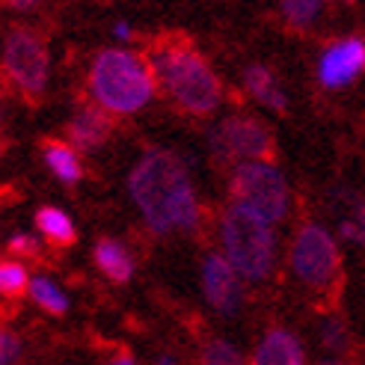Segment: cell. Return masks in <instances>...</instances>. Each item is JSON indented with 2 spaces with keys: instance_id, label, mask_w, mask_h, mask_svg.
I'll return each instance as SVG.
<instances>
[{
  "instance_id": "cell-19",
  "label": "cell",
  "mask_w": 365,
  "mask_h": 365,
  "mask_svg": "<svg viewBox=\"0 0 365 365\" xmlns=\"http://www.w3.org/2000/svg\"><path fill=\"white\" fill-rule=\"evenodd\" d=\"M0 291H4V297H21L24 291H30V277L21 262H12L6 259L0 264Z\"/></svg>"
},
{
  "instance_id": "cell-8",
  "label": "cell",
  "mask_w": 365,
  "mask_h": 365,
  "mask_svg": "<svg viewBox=\"0 0 365 365\" xmlns=\"http://www.w3.org/2000/svg\"><path fill=\"white\" fill-rule=\"evenodd\" d=\"M211 145L223 160H264L273 155V134L252 116H232L211 131Z\"/></svg>"
},
{
  "instance_id": "cell-9",
  "label": "cell",
  "mask_w": 365,
  "mask_h": 365,
  "mask_svg": "<svg viewBox=\"0 0 365 365\" xmlns=\"http://www.w3.org/2000/svg\"><path fill=\"white\" fill-rule=\"evenodd\" d=\"M241 273L223 255H205L202 262V288L208 303L223 315H235L241 309Z\"/></svg>"
},
{
  "instance_id": "cell-11",
  "label": "cell",
  "mask_w": 365,
  "mask_h": 365,
  "mask_svg": "<svg viewBox=\"0 0 365 365\" xmlns=\"http://www.w3.org/2000/svg\"><path fill=\"white\" fill-rule=\"evenodd\" d=\"M250 365H306V351L294 333L288 330H270L259 348H255Z\"/></svg>"
},
{
  "instance_id": "cell-18",
  "label": "cell",
  "mask_w": 365,
  "mask_h": 365,
  "mask_svg": "<svg viewBox=\"0 0 365 365\" xmlns=\"http://www.w3.org/2000/svg\"><path fill=\"white\" fill-rule=\"evenodd\" d=\"M30 297L39 303L45 312H51V315H66V309H68V297L51 279H45V277H36L30 282Z\"/></svg>"
},
{
  "instance_id": "cell-12",
  "label": "cell",
  "mask_w": 365,
  "mask_h": 365,
  "mask_svg": "<svg viewBox=\"0 0 365 365\" xmlns=\"http://www.w3.org/2000/svg\"><path fill=\"white\" fill-rule=\"evenodd\" d=\"M110 131H113L110 119L101 110H96V107H81L68 122V140H71V145H81L83 152H93L98 145H104Z\"/></svg>"
},
{
  "instance_id": "cell-29",
  "label": "cell",
  "mask_w": 365,
  "mask_h": 365,
  "mask_svg": "<svg viewBox=\"0 0 365 365\" xmlns=\"http://www.w3.org/2000/svg\"><path fill=\"white\" fill-rule=\"evenodd\" d=\"M318 365H344L341 359H324V362H318Z\"/></svg>"
},
{
  "instance_id": "cell-14",
  "label": "cell",
  "mask_w": 365,
  "mask_h": 365,
  "mask_svg": "<svg viewBox=\"0 0 365 365\" xmlns=\"http://www.w3.org/2000/svg\"><path fill=\"white\" fill-rule=\"evenodd\" d=\"M244 81H247V89H250V93L259 98L264 107H270V110H277V113H285L288 101H285V93L279 89V83H277V78H273L270 68H264V66H250V68L244 71Z\"/></svg>"
},
{
  "instance_id": "cell-3",
  "label": "cell",
  "mask_w": 365,
  "mask_h": 365,
  "mask_svg": "<svg viewBox=\"0 0 365 365\" xmlns=\"http://www.w3.org/2000/svg\"><path fill=\"white\" fill-rule=\"evenodd\" d=\"M89 89L96 101L110 113H137L152 98V68L131 51H101L89 68Z\"/></svg>"
},
{
  "instance_id": "cell-6",
  "label": "cell",
  "mask_w": 365,
  "mask_h": 365,
  "mask_svg": "<svg viewBox=\"0 0 365 365\" xmlns=\"http://www.w3.org/2000/svg\"><path fill=\"white\" fill-rule=\"evenodd\" d=\"M232 196L238 205L255 211L267 223H277L288 208V187L285 178L270 163H241L232 175Z\"/></svg>"
},
{
  "instance_id": "cell-25",
  "label": "cell",
  "mask_w": 365,
  "mask_h": 365,
  "mask_svg": "<svg viewBox=\"0 0 365 365\" xmlns=\"http://www.w3.org/2000/svg\"><path fill=\"white\" fill-rule=\"evenodd\" d=\"M39 4L42 0H4V6H9V9H33Z\"/></svg>"
},
{
  "instance_id": "cell-13",
  "label": "cell",
  "mask_w": 365,
  "mask_h": 365,
  "mask_svg": "<svg viewBox=\"0 0 365 365\" xmlns=\"http://www.w3.org/2000/svg\"><path fill=\"white\" fill-rule=\"evenodd\" d=\"M96 264L101 267L104 277H110L113 282H128L134 277V259L119 241L104 238L96 244Z\"/></svg>"
},
{
  "instance_id": "cell-22",
  "label": "cell",
  "mask_w": 365,
  "mask_h": 365,
  "mask_svg": "<svg viewBox=\"0 0 365 365\" xmlns=\"http://www.w3.org/2000/svg\"><path fill=\"white\" fill-rule=\"evenodd\" d=\"M321 344L327 351H333V354H344L351 348V336L348 330H344V324L330 318V321H324L321 324Z\"/></svg>"
},
{
  "instance_id": "cell-28",
  "label": "cell",
  "mask_w": 365,
  "mask_h": 365,
  "mask_svg": "<svg viewBox=\"0 0 365 365\" xmlns=\"http://www.w3.org/2000/svg\"><path fill=\"white\" fill-rule=\"evenodd\" d=\"M158 365H175V359H173V356H167V354H163V356L158 359Z\"/></svg>"
},
{
  "instance_id": "cell-7",
  "label": "cell",
  "mask_w": 365,
  "mask_h": 365,
  "mask_svg": "<svg viewBox=\"0 0 365 365\" xmlns=\"http://www.w3.org/2000/svg\"><path fill=\"white\" fill-rule=\"evenodd\" d=\"M4 71L24 98H39L48 83V51L36 33L18 27L4 42Z\"/></svg>"
},
{
  "instance_id": "cell-27",
  "label": "cell",
  "mask_w": 365,
  "mask_h": 365,
  "mask_svg": "<svg viewBox=\"0 0 365 365\" xmlns=\"http://www.w3.org/2000/svg\"><path fill=\"white\" fill-rule=\"evenodd\" d=\"M110 365H134V359H131V354H119Z\"/></svg>"
},
{
  "instance_id": "cell-23",
  "label": "cell",
  "mask_w": 365,
  "mask_h": 365,
  "mask_svg": "<svg viewBox=\"0 0 365 365\" xmlns=\"http://www.w3.org/2000/svg\"><path fill=\"white\" fill-rule=\"evenodd\" d=\"M18 354H21V341H18L15 333L4 330L0 333V365H12L18 359Z\"/></svg>"
},
{
  "instance_id": "cell-2",
  "label": "cell",
  "mask_w": 365,
  "mask_h": 365,
  "mask_svg": "<svg viewBox=\"0 0 365 365\" xmlns=\"http://www.w3.org/2000/svg\"><path fill=\"white\" fill-rule=\"evenodd\" d=\"M152 68L181 110L193 116H208L220 104V83H217L211 66L196 48L185 45L181 39L155 45Z\"/></svg>"
},
{
  "instance_id": "cell-21",
  "label": "cell",
  "mask_w": 365,
  "mask_h": 365,
  "mask_svg": "<svg viewBox=\"0 0 365 365\" xmlns=\"http://www.w3.org/2000/svg\"><path fill=\"white\" fill-rule=\"evenodd\" d=\"M279 4H282V15L294 27H306L321 12V0H279Z\"/></svg>"
},
{
  "instance_id": "cell-24",
  "label": "cell",
  "mask_w": 365,
  "mask_h": 365,
  "mask_svg": "<svg viewBox=\"0 0 365 365\" xmlns=\"http://www.w3.org/2000/svg\"><path fill=\"white\" fill-rule=\"evenodd\" d=\"M9 252H15V255H36L39 252V244H36V238L33 235H24V232H18V235H12L9 238Z\"/></svg>"
},
{
  "instance_id": "cell-16",
  "label": "cell",
  "mask_w": 365,
  "mask_h": 365,
  "mask_svg": "<svg viewBox=\"0 0 365 365\" xmlns=\"http://www.w3.org/2000/svg\"><path fill=\"white\" fill-rule=\"evenodd\" d=\"M36 226H39V232L45 235L51 244H57V247H71L78 241L75 223L68 220L66 211L53 208V205H45V208L36 211Z\"/></svg>"
},
{
  "instance_id": "cell-20",
  "label": "cell",
  "mask_w": 365,
  "mask_h": 365,
  "mask_svg": "<svg viewBox=\"0 0 365 365\" xmlns=\"http://www.w3.org/2000/svg\"><path fill=\"white\" fill-rule=\"evenodd\" d=\"M202 365H244V356H241V351L235 348L232 341L214 339V341H208V348L202 351Z\"/></svg>"
},
{
  "instance_id": "cell-17",
  "label": "cell",
  "mask_w": 365,
  "mask_h": 365,
  "mask_svg": "<svg viewBox=\"0 0 365 365\" xmlns=\"http://www.w3.org/2000/svg\"><path fill=\"white\" fill-rule=\"evenodd\" d=\"M339 235L351 244H365V202L344 196V211L339 217Z\"/></svg>"
},
{
  "instance_id": "cell-1",
  "label": "cell",
  "mask_w": 365,
  "mask_h": 365,
  "mask_svg": "<svg viewBox=\"0 0 365 365\" xmlns=\"http://www.w3.org/2000/svg\"><path fill=\"white\" fill-rule=\"evenodd\" d=\"M128 190L143 211L145 223L158 235L170 229L190 232L199 223V205L187 170L181 158L167 149H152L149 155H143L128 178Z\"/></svg>"
},
{
  "instance_id": "cell-15",
  "label": "cell",
  "mask_w": 365,
  "mask_h": 365,
  "mask_svg": "<svg viewBox=\"0 0 365 365\" xmlns=\"http://www.w3.org/2000/svg\"><path fill=\"white\" fill-rule=\"evenodd\" d=\"M45 163L48 170L57 175L63 185H75V181H81L83 170H81V158L75 155V149H71L68 143H60V140H45Z\"/></svg>"
},
{
  "instance_id": "cell-10",
  "label": "cell",
  "mask_w": 365,
  "mask_h": 365,
  "mask_svg": "<svg viewBox=\"0 0 365 365\" xmlns=\"http://www.w3.org/2000/svg\"><path fill=\"white\" fill-rule=\"evenodd\" d=\"M362 68H365V42L351 36V39H341L324 51L318 63V81L327 89H341L354 83L362 75Z\"/></svg>"
},
{
  "instance_id": "cell-5",
  "label": "cell",
  "mask_w": 365,
  "mask_h": 365,
  "mask_svg": "<svg viewBox=\"0 0 365 365\" xmlns=\"http://www.w3.org/2000/svg\"><path fill=\"white\" fill-rule=\"evenodd\" d=\"M291 267H294L297 279L315 291H327L339 282L341 262H339V247L333 235L324 226L309 223L297 232L294 247H291Z\"/></svg>"
},
{
  "instance_id": "cell-4",
  "label": "cell",
  "mask_w": 365,
  "mask_h": 365,
  "mask_svg": "<svg viewBox=\"0 0 365 365\" xmlns=\"http://www.w3.org/2000/svg\"><path fill=\"white\" fill-rule=\"evenodd\" d=\"M223 247L226 259L238 267L241 277L259 282L273 270V259H277V238L270 232V223L255 211L235 202L223 214Z\"/></svg>"
},
{
  "instance_id": "cell-26",
  "label": "cell",
  "mask_w": 365,
  "mask_h": 365,
  "mask_svg": "<svg viewBox=\"0 0 365 365\" xmlns=\"http://www.w3.org/2000/svg\"><path fill=\"white\" fill-rule=\"evenodd\" d=\"M113 33H116V39H131V27H128L125 21H119Z\"/></svg>"
}]
</instances>
